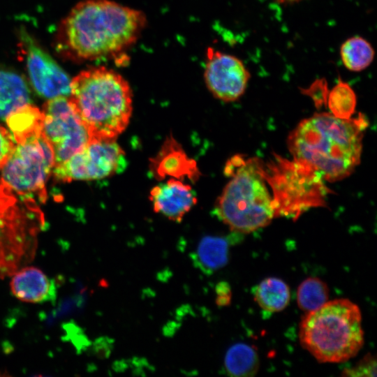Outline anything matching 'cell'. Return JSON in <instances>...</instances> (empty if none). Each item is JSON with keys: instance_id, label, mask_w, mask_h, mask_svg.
<instances>
[{"instance_id": "17", "label": "cell", "mask_w": 377, "mask_h": 377, "mask_svg": "<svg viewBox=\"0 0 377 377\" xmlns=\"http://www.w3.org/2000/svg\"><path fill=\"white\" fill-rule=\"evenodd\" d=\"M228 239L223 237H203L193 256L194 264L207 274L222 268L228 260Z\"/></svg>"}, {"instance_id": "10", "label": "cell", "mask_w": 377, "mask_h": 377, "mask_svg": "<svg viewBox=\"0 0 377 377\" xmlns=\"http://www.w3.org/2000/svg\"><path fill=\"white\" fill-rule=\"evenodd\" d=\"M125 166V152L116 140L91 138L79 151L54 166L59 182L91 180L111 176Z\"/></svg>"}, {"instance_id": "13", "label": "cell", "mask_w": 377, "mask_h": 377, "mask_svg": "<svg viewBox=\"0 0 377 377\" xmlns=\"http://www.w3.org/2000/svg\"><path fill=\"white\" fill-rule=\"evenodd\" d=\"M149 168L158 180L172 177L196 182L201 175L196 162L187 156L171 135L166 138L158 153L149 159Z\"/></svg>"}, {"instance_id": "3", "label": "cell", "mask_w": 377, "mask_h": 377, "mask_svg": "<svg viewBox=\"0 0 377 377\" xmlns=\"http://www.w3.org/2000/svg\"><path fill=\"white\" fill-rule=\"evenodd\" d=\"M69 96L91 138L116 140L129 123L132 91L113 70L100 66L81 71L71 80Z\"/></svg>"}, {"instance_id": "4", "label": "cell", "mask_w": 377, "mask_h": 377, "mask_svg": "<svg viewBox=\"0 0 377 377\" xmlns=\"http://www.w3.org/2000/svg\"><path fill=\"white\" fill-rule=\"evenodd\" d=\"M224 170L230 179L216 201L215 212L233 232L255 231L277 216L260 160L235 156Z\"/></svg>"}, {"instance_id": "1", "label": "cell", "mask_w": 377, "mask_h": 377, "mask_svg": "<svg viewBox=\"0 0 377 377\" xmlns=\"http://www.w3.org/2000/svg\"><path fill=\"white\" fill-rule=\"evenodd\" d=\"M146 24L141 10L112 0H84L61 22L58 45L76 60L114 57L137 41Z\"/></svg>"}, {"instance_id": "21", "label": "cell", "mask_w": 377, "mask_h": 377, "mask_svg": "<svg viewBox=\"0 0 377 377\" xmlns=\"http://www.w3.org/2000/svg\"><path fill=\"white\" fill-rule=\"evenodd\" d=\"M43 120L42 111L30 103L13 112L6 119L14 138L42 130Z\"/></svg>"}, {"instance_id": "19", "label": "cell", "mask_w": 377, "mask_h": 377, "mask_svg": "<svg viewBox=\"0 0 377 377\" xmlns=\"http://www.w3.org/2000/svg\"><path fill=\"white\" fill-rule=\"evenodd\" d=\"M339 52L344 67L353 72H360L367 68L375 57L371 44L360 36L346 39L341 44Z\"/></svg>"}, {"instance_id": "26", "label": "cell", "mask_w": 377, "mask_h": 377, "mask_svg": "<svg viewBox=\"0 0 377 377\" xmlns=\"http://www.w3.org/2000/svg\"><path fill=\"white\" fill-rule=\"evenodd\" d=\"M216 302L221 306L228 304L230 302L231 291L226 283H220L216 287Z\"/></svg>"}, {"instance_id": "25", "label": "cell", "mask_w": 377, "mask_h": 377, "mask_svg": "<svg viewBox=\"0 0 377 377\" xmlns=\"http://www.w3.org/2000/svg\"><path fill=\"white\" fill-rule=\"evenodd\" d=\"M10 133L0 125V170L3 168L14 148Z\"/></svg>"}, {"instance_id": "5", "label": "cell", "mask_w": 377, "mask_h": 377, "mask_svg": "<svg viewBox=\"0 0 377 377\" xmlns=\"http://www.w3.org/2000/svg\"><path fill=\"white\" fill-rule=\"evenodd\" d=\"M299 335L303 347L320 362H345L357 355L364 343L360 310L346 299L327 302L307 312Z\"/></svg>"}, {"instance_id": "8", "label": "cell", "mask_w": 377, "mask_h": 377, "mask_svg": "<svg viewBox=\"0 0 377 377\" xmlns=\"http://www.w3.org/2000/svg\"><path fill=\"white\" fill-rule=\"evenodd\" d=\"M265 174L273 190L277 216L297 217L305 209L323 204L325 191L322 178L302 163L276 159L265 168Z\"/></svg>"}, {"instance_id": "7", "label": "cell", "mask_w": 377, "mask_h": 377, "mask_svg": "<svg viewBox=\"0 0 377 377\" xmlns=\"http://www.w3.org/2000/svg\"><path fill=\"white\" fill-rule=\"evenodd\" d=\"M14 140L13 151L1 168V182L20 195L45 202V184L54 166L52 146L43 129Z\"/></svg>"}, {"instance_id": "14", "label": "cell", "mask_w": 377, "mask_h": 377, "mask_svg": "<svg viewBox=\"0 0 377 377\" xmlns=\"http://www.w3.org/2000/svg\"><path fill=\"white\" fill-rule=\"evenodd\" d=\"M149 199L155 212L175 222H180L197 202L191 186L175 178L154 186Z\"/></svg>"}, {"instance_id": "22", "label": "cell", "mask_w": 377, "mask_h": 377, "mask_svg": "<svg viewBox=\"0 0 377 377\" xmlns=\"http://www.w3.org/2000/svg\"><path fill=\"white\" fill-rule=\"evenodd\" d=\"M329 288L326 283L317 277H309L299 286L297 300L299 307L310 312L327 302Z\"/></svg>"}, {"instance_id": "18", "label": "cell", "mask_w": 377, "mask_h": 377, "mask_svg": "<svg viewBox=\"0 0 377 377\" xmlns=\"http://www.w3.org/2000/svg\"><path fill=\"white\" fill-rule=\"evenodd\" d=\"M224 367L227 374L231 376H253L259 368L258 353L253 346L248 344H234L226 354Z\"/></svg>"}, {"instance_id": "15", "label": "cell", "mask_w": 377, "mask_h": 377, "mask_svg": "<svg viewBox=\"0 0 377 377\" xmlns=\"http://www.w3.org/2000/svg\"><path fill=\"white\" fill-rule=\"evenodd\" d=\"M11 276L10 290L18 300L29 303H43L55 300V283L40 269L24 266Z\"/></svg>"}, {"instance_id": "2", "label": "cell", "mask_w": 377, "mask_h": 377, "mask_svg": "<svg viewBox=\"0 0 377 377\" xmlns=\"http://www.w3.org/2000/svg\"><path fill=\"white\" fill-rule=\"evenodd\" d=\"M367 121L362 114L342 119L323 112L302 120L290 133L288 145L295 161L322 179L349 176L360 163Z\"/></svg>"}, {"instance_id": "16", "label": "cell", "mask_w": 377, "mask_h": 377, "mask_svg": "<svg viewBox=\"0 0 377 377\" xmlns=\"http://www.w3.org/2000/svg\"><path fill=\"white\" fill-rule=\"evenodd\" d=\"M29 89L24 80L15 73L0 69V119L29 104Z\"/></svg>"}, {"instance_id": "24", "label": "cell", "mask_w": 377, "mask_h": 377, "mask_svg": "<svg viewBox=\"0 0 377 377\" xmlns=\"http://www.w3.org/2000/svg\"><path fill=\"white\" fill-rule=\"evenodd\" d=\"M343 375L349 376H376V359L370 354H368L355 367L343 370Z\"/></svg>"}, {"instance_id": "20", "label": "cell", "mask_w": 377, "mask_h": 377, "mask_svg": "<svg viewBox=\"0 0 377 377\" xmlns=\"http://www.w3.org/2000/svg\"><path fill=\"white\" fill-rule=\"evenodd\" d=\"M290 289L281 279L269 277L256 288L254 299L264 310L277 312L283 310L290 300Z\"/></svg>"}, {"instance_id": "23", "label": "cell", "mask_w": 377, "mask_h": 377, "mask_svg": "<svg viewBox=\"0 0 377 377\" xmlns=\"http://www.w3.org/2000/svg\"><path fill=\"white\" fill-rule=\"evenodd\" d=\"M328 105L335 117L348 119L354 113L356 96L350 84L339 80L328 96Z\"/></svg>"}, {"instance_id": "6", "label": "cell", "mask_w": 377, "mask_h": 377, "mask_svg": "<svg viewBox=\"0 0 377 377\" xmlns=\"http://www.w3.org/2000/svg\"><path fill=\"white\" fill-rule=\"evenodd\" d=\"M44 226L36 200L0 182V278L11 276L33 260Z\"/></svg>"}, {"instance_id": "11", "label": "cell", "mask_w": 377, "mask_h": 377, "mask_svg": "<svg viewBox=\"0 0 377 377\" xmlns=\"http://www.w3.org/2000/svg\"><path fill=\"white\" fill-rule=\"evenodd\" d=\"M251 74L244 62L237 57L208 47L204 79L214 97L231 102L246 91Z\"/></svg>"}, {"instance_id": "27", "label": "cell", "mask_w": 377, "mask_h": 377, "mask_svg": "<svg viewBox=\"0 0 377 377\" xmlns=\"http://www.w3.org/2000/svg\"><path fill=\"white\" fill-rule=\"evenodd\" d=\"M275 1L281 3H293L300 2L303 0H275Z\"/></svg>"}, {"instance_id": "12", "label": "cell", "mask_w": 377, "mask_h": 377, "mask_svg": "<svg viewBox=\"0 0 377 377\" xmlns=\"http://www.w3.org/2000/svg\"><path fill=\"white\" fill-rule=\"evenodd\" d=\"M23 43L26 68L36 91L49 98L69 96L71 80L63 69L29 37L25 36Z\"/></svg>"}, {"instance_id": "9", "label": "cell", "mask_w": 377, "mask_h": 377, "mask_svg": "<svg viewBox=\"0 0 377 377\" xmlns=\"http://www.w3.org/2000/svg\"><path fill=\"white\" fill-rule=\"evenodd\" d=\"M43 131L53 149L54 165L81 150L91 135L68 96L50 98L43 105Z\"/></svg>"}]
</instances>
